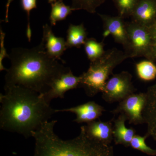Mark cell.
<instances>
[{
	"label": "cell",
	"instance_id": "cell-7",
	"mask_svg": "<svg viewBox=\"0 0 156 156\" xmlns=\"http://www.w3.org/2000/svg\"><path fill=\"white\" fill-rule=\"evenodd\" d=\"M146 101V93H134L120 101L116 108L111 112L114 115H124L129 124L141 125L144 123L143 112Z\"/></svg>",
	"mask_w": 156,
	"mask_h": 156
},
{
	"label": "cell",
	"instance_id": "cell-26",
	"mask_svg": "<svg viewBox=\"0 0 156 156\" xmlns=\"http://www.w3.org/2000/svg\"><path fill=\"white\" fill-rule=\"evenodd\" d=\"M13 0H8L7 4L6 6V13H5V21L6 23L9 22V8L10 7V4L13 2Z\"/></svg>",
	"mask_w": 156,
	"mask_h": 156
},
{
	"label": "cell",
	"instance_id": "cell-23",
	"mask_svg": "<svg viewBox=\"0 0 156 156\" xmlns=\"http://www.w3.org/2000/svg\"><path fill=\"white\" fill-rule=\"evenodd\" d=\"M148 27L150 34L151 44L145 57L148 60L156 62V19Z\"/></svg>",
	"mask_w": 156,
	"mask_h": 156
},
{
	"label": "cell",
	"instance_id": "cell-13",
	"mask_svg": "<svg viewBox=\"0 0 156 156\" xmlns=\"http://www.w3.org/2000/svg\"><path fill=\"white\" fill-rule=\"evenodd\" d=\"M146 101L143 112L144 123L147 125L146 135L156 141V83L148 88Z\"/></svg>",
	"mask_w": 156,
	"mask_h": 156
},
{
	"label": "cell",
	"instance_id": "cell-17",
	"mask_svg": "<svg viewBox=\"0 0 156 156\" xmlns=\"http://www.w3.org/2000/svg\"><path fill=\"white\" fill-rule=\"evenodd\" d=\"M51 5L50 20L52 26L56 25L58 21L65 20L73 11L71 7L66 5L63 3V0H57Z\"/></svg>",
	"mask_w": 156,
	"mask_h": 156
},
{
	"label": "cell",
	"instance_id": "cell-15",
	"mask_svg": "<svg viewBox=\"0 0 156 156\" xmlns=\"http://www.w3.org/2000/svg\"><path fill=\"white\" fill-rule=\"evenodd\" d=\"M113 139L115 144H121L126 147L130 146V143L136 131L133 128L126 127L127 119L124 115L120 114L117 119H113Z\"/></svg>",
	"mask_w": 156,
	"mask_h": 156
},
{
	"label": "cell",
	"instance_id": "cell-12",
	"mask_svg": "<svg viewBox=\"0 0 156 156\" xmlns=\"http://www.w3.org/2000/svg\"><path fill=\"white\" fill-rule=\"evenodd\" d=\"M43 28V37L41 42L44 44L46 52L52 58L65 63L61 58L68 49L65 40L63 37H56L53 33L52 27L48 24L44 25Z\"/></svg>",
	"mask_w": 156,
	"mask_h": 156
},
{
	"label": "cell",
	"instance_id": "cell-5",
	"mask_svg": "<svg viewBox=\"0 0 156 156\" xmlns=\"http://www.w3.org/2000/svg\"><path fill=\"white\" fill-rule=\"evenodd\" d=\"M132 76L127 71L113 74L105 84L102 98L106 102L112 103L120 102L136 92L132 82Z\"/></svg>",
	"mask_w": 156,
	"mask_h": 156
},
{
	"label": "cell",
	"instance_id": "cell-4",
	"mask_svg": "<svg viewBox=\"0 0 156 156\" xmlns=\"http://www.w3.org/2000/svg\"><path fill=\"white\" fill-rule=\"evenodd\" d=\"M127 58L124 51L116 48L107 50L102 57L90 62L88 70L80 76V87L83 88L89 97L103 92L109 77L113 75L115 68Z\"/></svg>",
	"mask_w": 156,
	"mask_h": 156
},
{
	"label": "cell",
	"instance_id": "cell-10",
	"mask_svg": "<svg viewBox=\"0 0 156 156\" xmlns=\"http://www.w3.org/2000/svg\"><path fill=\"white\" fill-rule=\"evenodd\" d=\"M105 111L103 107L99 105L94 101H88L83 104L78 106L62 109L55 110L56 112H70L76 115L74 120L76 122L79 123H89L95 121L103 115Z\"/></svg>",
	"mask_w": 156,
	"mask_h": 156
},
{
	"label": "cell",
	"instance_id": "cell-24",
	"mask_svg": "<svg viewBox=\"0 0 156 156\" xmlns=\"http://www.w3.org/2000/svg\"><path fill=\"white\" fill-rule=\"evenodd\" d=\"M20 4L23 11H26L27 13L28 23L27 28L26 35L29 42H30L32 33L30 17V11L33 9L37 8V0H20Z\"/></svg>",
	"mask_w": 156,
	"mask_h": 156
},
{
	"label": "cell",
	"instance_id": "cell-19",
	"mask_svg": "<svg viewBox=\"0 0 156 156\" xmlns=\"http://www.w3.org/2000/svg\"><path fill=\"white\" fill-rule=\"evenodd\" d=\"M137 76L141 80H153L156 77V65L151 60H143L136 63L135 65Z\"/></svg>",
	"mask_w": 156,
	"mask_h": 156
},
{
	"label": "cell",
	"instance_id": "cell-8",
	"mask_svg": "<svg viewBox=\"0 0 156 156\" xmlns=\"http://www.w3.org/2000/svg\"><path fill=\"white\" fill-rule=\"evenodd\" d=\"M81 79L80 76L74 75L70 69L53 81L48 92L40 95L47 103L50 104L53 99L58 98H64L66 92L80 87Z\"/></svg>",
	"mask_w": 156,
	"mask_h": 156
},
{
	"label": "cell",
	"instance_id": "cell-25",
	"mask_svg": "<svg viewBox=\"0 0 156 156\" xmlns=\"http://www.w3.org/2000/svg\"><path fill=\"white\" fill-rule=\"evenodd\" d=\"M5 34L3 32L2 30V29L1 28L0 30V46H1V53H0V70L2 71L6 70L5 68L3 66L2 64V62L3 59L5 57L9 58V55L6 52L5 48V45H4V41H5Z\"/></svg>",
	"mask_w": 156,
	"mask_h": 156
},
{
	"label": "cell",
	"instance_id": "cell-1",
	"mask_svg": "<svg viewBox=\"0 0 156 156\" xmlns=\"http://www.w3.org/2000/svg\"><path fill=\"white\" fill-rule=\"evenodd\" d=\"M11 67L6 71L4 89L19 86L42 95L53 81L69 68L50 57L42 42L31 49L13 48L9 54Z\"/></svg>",
	"mask_w": 156,
	"mask_h": 156
},
{
	"label": "cell",
	"instance_id": "cell-6",
	"mask_svg": "<svg viewBox=\"0 0 156 156\" xmlns=\"http://www.w3.org/2000/svg\"><path fill=\"white\" fill-rule=\"evenodd\" d=\"M128 48L125 52L128 58L145 57L151 44L148 27L131 20L126 22Z\"/></svg>",
	"mask_w": 156,
	"mask_h": 156
},
{
	"label": "cell",
	"instance_id": "cell-11",
	"mask_svg": "<svg viewBox=\"0 0 156 156\" xmlns=\"http://www.w3.org/2000/svg\"><path fill=\"white\" fill-rule=\"evenodd\" d=\"M113 120L108 122L98 120L87 123L84 130L90 139L99 143L110 145L113 140Z\"/></svg>",
	"mask_w": 156,
	"mask_h": 156
},
{
	"label": "cell",
	"instance_id": "cell-2",
	"mask_svg": "<svg viewBox=\"0 0 156 156\" xmlns=\"http://www.w3.org/2000/svg\"><path fill=\"white\" fill-rule=\"evenodd\" d=\"M5 90V94H0L2 130L18 133L27 138L56 113L35 91L19 86Z\"/></svg>",
	"mask_w": 156,
	"mask_h": 156
},
{
	"label": "cell",
	"instance_id": "cell-21",
	"mask_svg": "<svg viewBox=\"0 0 156 156\" xmlns=\"http://www.w3.org/2000/svg\"><path fill=\"white\" fill-rule=\"evenodd\" d=\"M71 7L73 11L85 10L90 13L95 14L96 9L105 2L107 0H71Z\"/></svg>",
	"mask_w": 156,
	"mask_h": 156
},
{
	"label": "cell",
	"instance_id": "cell-16",
	"mask_svg": "<svg viewBox=\"0 0 156 156\" xmlns=\"http://www.w3.org/2000/svg\"><path fill=\"white\" fill-rule=\"evenodd\" d=\"M87 30L83 23L76 25L70 24L66 36V46L68 48H76L80 49L84 45L87 37Z\"/></svg>",
	"mask_w": 156,
	"mask_h": 156
},
{
	"label": "cell",
	"instance_id": "cell-3",
	"mask_svg": "<svg viewBox=\"0 0 156 156\" xmlns=\"http://www.w3.org/2000/svg\"><path fill=\"white\" fill-rule=\"evenodd\" d=\"M57 122H46L32 132V136L35 139L33 156H114L112 146L90 139L83 126L75 138L69 140L59 138L54 131Z\"/></svg>",
	"mask_w": 156,
	"mask_h": 156
},
{
	"label": "cell",
	"instance_id": "cell-9",
	"mask_svg": "<svg viewBox=\"0 0 156 156\" xmlns=\"http://www.w3.org/2000/svg\"><path fill=\"white\" fill-rule=\"evenodd\" d=\"M103 23L104 37L111 35L115 41L123 46L124 52L128 48V33L126 22L122 17L119 15L112 16L106 14H98Z\"/></svg>",
	"mask_w": 156,
	"mask_h": 156
},
{
	"label": "cell",
	"instance_id": "cell-27",
	"mask_svg": "<svg viewBox=\"0 0 156 156\" xmlns=\"http://www.w3.org/2000/svg\"><path fill=\"white\" fill-rule=\"evenodd\" d=\"M57 0H48V3H50V4H52V3L55 2H56Z\"/></svg>",
	"mask_w": 156,
	"mask_h": 156
},
{
	"label": "cell",
	"instance_id": "cell-22",
	"mask_svg": "<svg viewBox=\"0 0 156 156\" xmlns=\"http://www.w3.org/2000/svg\"><path fill=\"white\" fill-rule=\"evenodd\" d=\"M147 137L146 134L144 136L135 134L131 140L130 146L134 149L140 151L148 155L155 156L156 150L152 149L146 143L145 140Z\"/></svg>",
	"mask_w": 156,
	"mask_h": 156
},
{
	"label": "cell",
	"instance_id": "cell-18",
	"mask_svg": "<svg viewBox=\"0 0 156 156\" xmlns=\"http://www.w3.org/2000/svg\"><path fill=\"white\" fill-rule=\"evenodd\" d=\"M104 46L103 41L98 42L93 38H87L84 44V50L90 62L99 59L104 55Z\"/></svg>",
	"mask_w": 156,
	"mask_h": 156
},
{
	"label": "cell",
	"instance_id": "cell-20",
	"mask_svg": "<svg viewBox=\"0 0 156 156\" xmlns=\"http://www.w3.org/2000/svg\"><path fill=\"white\" fill-rule=\"evenodd\" d=\"M118 12L123 18L131 17L139 0H112Z\"/></svg>",
	"mask_w": 156,
	"mask_h": 156
},
{
	"label": "cell",
	"instance_id": "cell-14",
	"mask_svg": "<svg viewBox=\"0 0 156 156\" xmlns=\"http://www.w3.org/2000/svg\"><path fill=\"white\" fill-rule=\"evenodd\" d=\"M131 17L132 21L149 26L156 19V0H139Z\"/></svg>",
	"mask_w": 156,
	"mask_h": 156
}]
</instances>
